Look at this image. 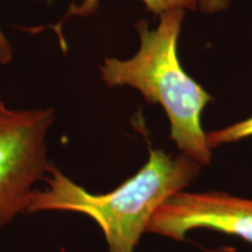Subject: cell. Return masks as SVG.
I'll list each match as a JSON object with an SVG mask.
<instances>
[{"instance_id":"obj_1","label":"cell","mask_w":252,"mask_h":252,"mask_svg":"<svg viewBox=\"0 0 252 252\" xmlns=\"http://www.w3.org/2000/svg\"><path fill=\"white\" fill-rule=\"evenodd\" d=\"M201 165L187 154L173 157L150 151L149 160L121 186L106 194H93L52 165L45 189H36L26 214L74 212L102 229L110 252H134L158 208L190 185Z\"/></svg>"},{"instance_id":"obj_2","label":"cell","mask_w":252,"mask_h":252,"mask_svg":"<svg viewBox=\"0 0 252 252\" xmlns=\"http://www.w3.org/2000/svg\"><path fill=\"white\" fill-rule=\"evenodd\" d=\"M185 14L184 8L169 9L159 15L156 30H151L147 21H138L139 50L128 60L104 59L100 78L111 88H133L149 104L161 105L171 124L169 139L204 166L212 161V152L201 126V113L213 97L188 76L179 61L178 40Z\"/></svg>"},{"instance_id":"obj_3","label":"cell","mask_w":252,"mask_h":252,"mask_svg":"<svg viewBox=\"0 0 252 252\" xmlns=\"http://www.w3.org/2000/svg\"><path fill=\"white\" fill-rule=\"evenodd\" d=\"M54 122V109L0 108V228L26 214L36 184L48 175Z\"/></svg>"},{"instance_id":"obj_4","label":"cell","mask_w":252,"mask_h":252,"mask_svg":"<svg viewBox=\"0 0 252 252\" xmlns=\"http://www.w3.org/2000/svg\"><path fill=\"white\" fill-rule=\"evenodd\" d=\"M212 229L252 244V200L226 193L179 191L158 208L146 232L185 241L193 229Z\"/></svg>"},{"instance_id":"obj_5","label":"cell","mask_w":252,"mask_h":252,"mask_svg":"<svg viewBox=\"0 0 252 252\" xmlns=\"http://www.w3.org/2000/svg\"><path fill=\"white\" fill-rule=\"evenodd\" d=\"M141 1L146 6L147 11L156 15H161L162 13L173 8H198L197 0H141ZM97 8H98V0H82L81 4L70 7L67 14H65V18L61 21V24L72 17H89Z\"/></svg>"},{"instance_id":"obj_6","label":"cell","mask_w":252,"mask_h":252,"mask_svg":"<svg viewBox=\"0 0 252 252\" xmlns=\"http://www.w3.org/2000/svg\"><path fill=\"white\" fill-rule=\"evenodd\" d=\"M252 135V117L236 124H232L222 130L212 131L207 133V145L210 150L220 145L235 143Z\"/></svg>"},{"instance_id":"obj_7","label":"cell","mask_w":252,"mask_h":252,"mask_svg":"<svg viewBox=\"0 0 252 252\" xmlns=\"http://www.w3.org/2000/svg\"><path fill=\"white\" fill-rule=\"evenodd\" d=\"M197 6L204 13H217L229 7V0H197Z\"/></svg>"},{"instance_id":"obj_8","label":"cell","mask_w":252,"mask_h":252,"mask_svg":"<svg viewBox=\"0 0 252 252\" xmlns=\"http://www.w3.org/2000/svg\"><path fill=\"white\" fill-rule=\"evenodd\" d=\"M13 59V47L0 27V63L8 64Z\"/></svg>"},{"instance_id":"obj_9","label":"cell","mask_w":252,"mask_h":252,"mask_svg":"<svg viewBox=\"0 0 252 252\" xmlns=\"http://www.w3.org/2000/svg\"><path fill=\"white\" fill-rule=\"evenodd\" d=\"M213 252H236V250H235L234 248H231V247H224V248L217 249V250L213 251Z\"/></svg>"},{"instance_id":"obj_10","label":"cell","mask_w":252,"mask_h":252,"mask_svg":"<svg viewBox=\"0 0 252 252\" xmlns=\"http://www.w3.org/2000/svg\"><path fill=\"white\" fill-rule=\"evenodd\" d=\"M2 106H5V103L0 99V108H2Z\"/></svg>"}]
</instances>
